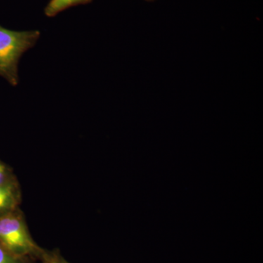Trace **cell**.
Instances as JSON below:
<instances>
[{"label":"cell","mask_w":263,"mask_h":263,"mask_svg":"<svg viewBox=\"0 0 263 263\" xmlns=\"http://www.w3.org/2000/svg\"><path fill=\"white\" fill-rule=\"evenodd\" d=\"M0 246L18 258L35 257L51 263L54 257L32 239L19 209L0 216Z\"/></svg>","instance_id":"obj_1"},{"label":"cell","mask_w":263,"mask_h":263,"mask_svg":"<svg viewBox=\"0 0 263 263\" xmlns=\"http://www.w3.org/2000/svg\"><path fill=\"white\" fill-rule=\"evenodd\" d=\"M18 180L13 174V170L8 164L0 160V185L16 184Z\"/></svg>","instance_id":"obj_5"},{"label":"cell","mask_w":263,"mask_h":263,"mask_svg":"<svg viewBox=\"0 0 263 263\" xmlns=\"http://www.w3.org/2000/svg\"><path fill=\"white\" fill-rule=\"evenodd\" d=\"M21 200L19 183L0 185V216L18 209Z\"/></svg>","instance_id":"obj_3"},{"label":"cell","mask_w":263,"mask_h":263,"mask_svg":"<svg viewBox=\"0 0 263 263\" xmlns=\"http://www.w3.org/2000/svg\"><path fill=\"white\" fill-rule=\"evenodd\" d=\"M147 1H152V0H147Z\"/></svg>","instance_id":"obj_7"},{"label":"cell","mask_w":263,"mask_h":263,"mask_svg":"<svg viewBox=\"0 0 263 263\" xmlns=\"http://www.w3.org/2000/svg\"><path fill=\"white\" fill-rule=\"evenodd\" d=\"M93 0H50L45 8L44 13L48 18H52L72 7L89 4Z\"/></svg>","instance_id":"obj_4"},{"label":"cell","mask_w":263,"mask_h":263,"mask_svg":"<svg viewBox=\"0 0 263 263\" xmlns=\"http://www.w3.org/2000/svg\"><path fill=\"white\" fill-rule=\"evenodd\" d=\"M39 30L14 31L0 25V76L11 86L19 84L21 58L41 37Z\"/></svg>","instance_id":"obj_2"},{"label":"cell","mask_w":263,"mask_h":263,"mask_svg":"<svg viewBox=\"0 0 263 263\" xmlns=\"http://www.w3.org/2000/svg\"><path fill=\"white\" fill-rule=\"evenodd\" d=\"M52 263H68L66 262L64 259H60V257H55L54 259H53V262Z\"/></svg>","instance_id":"obj_6"}]
</instances>
